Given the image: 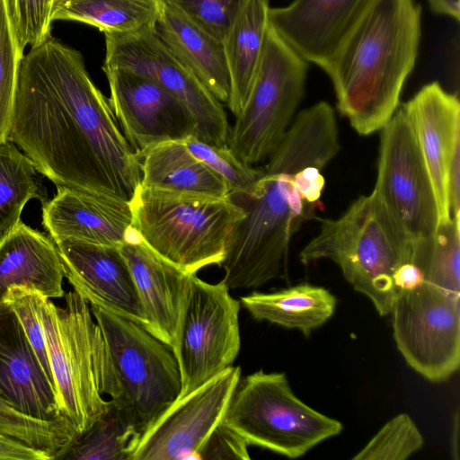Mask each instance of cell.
Returning <instances> with one entry per match:
<instances>
[{
    "mask_svg": "<svg viewBox=\"0 0 460 460\" xmlns=\"http://www.w3.org/2000/svg\"><path fill=\"white\" fill-rule=\"evenodd\" d=\"M9 139L57 187L130 201L140 162L82 54L54 37L21 63Z\"/></svg>",
    "mask_w": 460,
    "mask_h": 460,
    "instance_id": "cell-1",
    "label": "cell"
},
{
    "mask_svg": "<svg viewBox=\"0 0 460 460\" xmlns=\"http://www.w3.org/2000/svg\"><path fill=\"white\" fill-rule=\"evenodd\" d=\"M421 6L414 0H374L322 67L337 109L360 136L388 122L418 56Z\"/></svg>",
    "mask_w": 460,
    "mask_h": 460,
    "instance_id": "cell-2",
    "label": "cell"
},
{
    "mask_svg": "<svg viewBox=\"0 0 460 460\" xmlns=\"http://www.w3.org/2000/svg\"><path fill=\"white\" fill-rule=\"evenodd\" d=\"M65 305L40 295L39 315L60 412L77 436L87 430L115 400L119 387L102 332L89 303L75 290Z\"/></svg>",
    "mask_w": 460,
    "mask_h": 460,
    "instance_id": "cell-3",
    "label": "cell"
},
{
    "mask_svg": "<svg viewBox=\"0 0 460 460\" xmlns=\"http://www.w3.org/2000/svg\"><path fill=\"white\" fill-rule=\"evenodd\" d=\"M133 228L157 254L196 274L220 265L229 238L244 216L230 196L160 191L138 186L130 199Z\"/></svg>",
    "mask_w": 460,
    "mask_h": 460,
    "instance_id": "cell-4",
    "label": "cell"
},
{
    "mask_svg": "<svg viewBox=\"0 0 460 460\" xmlns=\"http://www.w3.org/2000/svg\"><path fill=\"white\" fill-rule=\"evenodd\" d=\"M316 219L318 233L300 252L301 262L333 261L351 287L369 298L379 315L390 314L397 294L394 274L412 258L372 193L359 196L337 218Z\"/></svg>",
    "mask_w": 460,
    "mask_h": 460,
    "instance_id": "cell-5",
    "label": "cell"
},
{
    "mask_svg": "<svg viewBox=\"0 0 460 460\" xmlns=\"http://www.w3.org/2000/svg\"><path fill=\"white\" fill-rule=\"evenodd\" d=\"M222 422L248 445L297 458L339 435L342 423L301 401L285 373L262 369L240 377Z\"/></svg>",
    "mask_w": 460,
    "mask_h": 460,
    "instance_id": "cell-6",
    "label": "cell"
},
{
    "mask_svg": "<svg viewBox=\"0 0 460 460\" xmlns=\"http://www.w3.org/2000/svg\"><path fill=\"white\" fill-rule=\"evenodd\" d=\"M371 193L415 263L429 250L439 216L431 181L402 107L381 128Z\"/></svg>",
    "mask_w": 460,
    "mask_h": 460,
    "instance_id": "cell-7",
    "label": "cell"
},
{
    "mask_svg": "<svg viewBox=\"0 0 460 460\" xmlns=\"http://www.w3.org/2000/svg\"><path fill=\"white\" fill-rule=\"evenodd\" d=\"M91 311L104 336L116 376L119 394L113 401L126 411L142 436L181 394L176 356L141 325L96 306H91Z\"/></svg>",
    "mask_w": 460,
    "mask_h": 460,
    "instance_id": "cell-8",
    "label": "cell"
},
{
    "mask_svg": "<svg viewBox=\"0 0 460 460\" xmlns=\"http://www.w3.org/2000/svg\"><path fill=\"white\" fill-rule=\"evenodd\" d=\"M307 69V61L269 22L252 89L227 137L226 146L242 161H264L279 145L303 99Z\"/></svg>",
    "mask_w": 460,
    "mask_h": 460,
    "instance_id": "cell-9",
    "label": "cell"
},
{
    "mask_svg": "<svg viewBox=\"0 0 460 460\" xmlns=\"http://www.w3.org/2000/svg\"><path fill=\"white\" fill-rule=\"evenodd\" d=\"M390 314L397 349L414 371L441 383L458 370L460 294L424 280L398 291Z\"/></svg>",
    "mask_w": 460,
    "mask_h": 460,
    "instance_id": "cell-10",
    "label": "cell"
},
{
    "mask_svg": "<svg viewBox=\"0 0 460 460\" xmlns=\"http://www.w3.org/2000/svg\"><path fill=\"white\" fill-rule=\"evenodd\" d=\"M240 308L223 280L211 284L194 276L175 353L181 378L177 399L233 366L241 348Z\"/></svg>",
    "mask_w": 460,
    "mask_h": 460,
    "instance_id": "cell-11",
    "label": "cell"
},
{
    "mask_svg": "<svg viewBox=\"0 0 460 460\" xmlns=\"http://www.w3.org/2000/svg\"><path fill=\"white\" fill-rule=\"evenodd\" d=\"M103 65L127 68L156 81L189 110L194 136L217 146H226L227 115L222 103L164 44L155 30L134 34L105 33Z\"/></svg>",
    "mask_w": 460,
    "mask_h": 460,
    "instance_id": "cell-12",
    "label": "cell"
},
{
    "mask_svg": "<svg viewBox=\"0 0 460 460\" xmlns=\"http://www.w3.org/2000/svg\"><path fill=\"white\" fill-rule=\"evenodd\" d=\"M241 372L239 366H232L177 399L141 436L130 460L199 459L202 445L222 421Z\"/></svg>",
    "mask_w": 460,
    "mask_h": 460,
    "instance_id": "cell-13",
    "label": "cell"
},
{
    "mask_svg": "<svg viewBox=\"0 0 460 460\" xmlns=\"http://www.w3.org/2000/svg\"><path fill=\"white\" fill-rule=\"evenodd\" d=\"M102 70L109 83L110 106L137 157L155 144L194 136L189 110L156 81L123 67L103 65Z\"/></svg>",
    "mask_w": 460,
    "mask_h": 460,
    "instance_id": "cell-14",
    "label": "cell"
},
{
    "mask_svg": "<svg viewBox=\"0 0 460 460\" xmlns=\"http://www.w3.org/2000/svg\"><path fill=\"white\" fill-rule=\"evenodd\" d=\"M64 275L91 306L130 320L146 330L147 321L119 246L75 240L54 242Z\"/></svg>",
    "mask_w": 460,
    "mask_h": 460,
    "instance_id": "cell-15",
    "label": "cell"
},
{
    "mask_svg": "<svg viewBox=\"0 0 460 460\" xmlns=\"http://www.w3.org/2000/svg\"><path fill=\"white\" fill-rule=\"evenodd\" d=\"M119 248L130 270L147 321L146 330L175 354L196 274L157 254L134 228Z\"/></svg>",
    "mask_w": 460,
    "mask_h": 460,
    "instance_id": "cell-16",
    "label": "cell"
},
{
    "mask_svg": "<svg viewBox=\"0 0 460 460\" xmlns=\"http://www.w3.org/2000/svg\"><path fill=\"white\" fill-rule=\"evenodd\" d=\"M425 163L438 209L439 224L451 219L447 178L453 157L460 150V102L438 82L421 87L402 106Z\"/></svg>",
    "mask_w": 460,
    "mask_h": 460,
    "instance_id": "cell-17",
    "label": "cell"
},
{
    "mask_svg": "<svg viewBox=\"0 0 460 460\" xmlns=\"http://www.w3.org/2000/svg\"><path fill=\"white\" fill-rule=\"evenodd\" d=\"M374 0H295L270 8L272 29L305 61L321 68Z\"/></svg>",
    "mask_w": 460,
    "mask_h": 460,
    "instance_id": "cell-18",
    "label": "cell"
},
{
    "mask_svg": "<svg viewBox=\"0 0 460 460\" xmlns=\"http://www.w3.org/2000/svg\"><path fill=\"white\" fill-rule=\"evenodd\" d=\"M43 203L42 225L53 242L75 240L119 246L133 229L130 202L58 186Z\"/></svg>",
    "mask_w": 460,
    "mask_h": 460,
    "instance_id": "cell-19",
    "label": "cell"
},
{
    "mask_svg": "<svg viewBox=\"0 0 460 460\" xmlns=\"http://www.w3.org/2000/svg\"><path fill=\"white\" fill-rule=\"evenodd\" d=\"M0 398L33 418L49 420L64 417L53 383L15 313L3 299H0Z\"/></svg>",
    "mask_w": 460,
    "mask_h": 460,
    "instance_id": "cell-20",
    "label": "cell"
},
{
    "mask_svg": "<svg viewBox=\"0 0 460 460\" xmlns=\"http://www.w3.org/2000/svg\"><path fill=\"white\" fill-rule=\"evenodd\" d=\"M64 278L49 236L21 221L0 240V299L14 286L31 288L49 299L63 297Z\"/></svg>",
    "mask_w": 460,
    "mask_h": 460,
    "instance_id": "cell-21",
    "label": "cell"
},
{
    "mask_svg": "<svg viewBox=\"0 0 460 460\" xmlns=\"http://www.w3.org/2000/svg\"><path fill=\"white\" fill-rule=\"evenodd\" d=\"M155 31L202 84L221 103L227 104L231 82L222 41L188 21L164 2Z\"/></svg>",
    "mask_w": 460,
    "mask_h": 460,
    "instance_id": "cell-22",
    "label": "cell"
},
{
    "mask_svg": "<svg viewBox=\"0 0 460 460\" xmlns=\"http://www.w3.org/2000/svg\"><path fill=\"white\" fill-rule=\"evenodd\" d=\"M140 186L160 191L214 198L230 196L226 182L194 156L183 140L155 144L138 155Z\"/></svg>",
    "mask_w": 460,
    "mask_h": 460,
    "instance_id": "cell-23",
    "label": "cell"
},
{
    "mask_svg": "<svg viewBox=\"0 0 460 460\" xmlns=\"http://www.w3.org/2000/svg\"><path fill=\"white\" fill-rule=\"evenodd\" d=\"M270 0H247L222 43L229 70L227 106L237 116L249 96L261 58L269 28Z\"/></svg>",
    "mask_w": 460,
    "mask_h": 460,
    "instance_id": "cell-24",
    "label": "cell"
},
{
    "mask_svg": "<svg viewBox=\"0 0 460 460\" xmlns=\"http://www.w3.org/2000/svg\"><path fill=\"white\" fill-rule=\"evenodd\" d=\"M240 304L257 321L300 331L305 337L334 314L337 299L328 289L301 283L279 291H253Z\"/></svg>",
    "mask_w": 460,
    "mask_h": 460,
    "instance_id": "cell-25",
    "label": "cell"
},
{
    "mask_svg": "<svg viewBox=\"0 0 460 460\" xmlns=\"http://www.w3.org/2000/svg\"><path fill=\"white\" fill-rule=\"evenodd\" d=\"M163 3V0H68L54 8L52 21L86 23L104 34H134L155 30Z\"/></svg>",
    "mask_w": 460,
    "mask_h": 460,
    "instance_id": "cell-26",
    "label": "cell"
},
{
    "mask_svg": "<svg viewBox=\"0 0 460 460\" xmlns=\"http://www.w3.org/2000/svg\"><path fill=\"white\" fill-rule=\"evenodd\" d=\"M140 438L126 411L110 399L105 411L75 438L60 459L130 460Z\"/></svg>",
    "mask_w": 460,
    "mask_h": 460,
    "instance_id": "cell-27",
    "label": "cell"
},
{
    "mask_svg": "<svg viewBox=\"0 0 460 460\" xmlns=\"http://www.w3.org/2000/svg\"><path fill=\"white\" fill-rule=\"evenodd\" d=\"M38 173L31 160L13 141L0 144V240L22 221L28 201H47Z\"/></svg>",
    "mask_w": 460,
    "mask_h": 460,
    "instance_id": "cell-28",
    "label": "cell"
},
{
    "mask_svg": "<svg viewBox=\"0 0 460 460\" xmlns=\"http://www.w3.org/2000/svg\"><path fill=\"white\" fill-rule=\"evenodd\" d=\"M0 436L21 441L60 459L77 434L63 417L40 420L29 416L0 398Z\"/></svg>",
    "mask_w": 460,
    "mask_h": 460,
    "instance_id": "cell-29",
    "label": "cell"
},
{
    "mask_svg": "<svg viewBox=\"0 0 460 460\" xmlns=\"http://www.w3.org/2000/svg\"><path fill=\"white\" fill-rule=\"evenodd\" d=\"M183 142L194 156L226 182L231 197L250 198L258 193L264 168L244 163L227 146L204 142L193 135Z\"/></svg>",
    "mask_w": 460,
    "mask_h": 460,
    "instance_id": "cell-30",
    "label": "cell"
},
{
    "mask_svg": "<svg viewBox=\"0 0 460 460\" xmlns=\"http://www.w3.org/2000/svg\"><path fill=\"white\" fill-rule=\"evenodd\" d=\"M23 56L9 0H0V144L10 140L19 72Z\"/></svg>",
    "mask_w": 460,
    "mask_h": 460,
    "instance_id": "cell-31",
    "label": "cell"
},
{
    "mask_svg": "<svg viewBox=\"0 0 460 460\" xmlns=\"http://www.w3.org/2000/svg\"><path fill=\"white\" fill-rule=\"evenodd\" d=\"M419 268L424 280L460 294V217L438 224L430 250Z\"/></svg>",
    "mask_w": 460,
    "mask_h": 460,
    "instance_id": "cell-32",
    "label": "cell"
},
{
    "mask_svg": "<svg viewBox=\"0 0 460 460\" xmlns=\"http://www.w3.org/2000/svg\"><path fill=\"white\" fill-rule=\"evenodd\" d=\"M424 438L407 413L387 421L353 460H405L422 448Z\"/></svg>",
    "mask_w": 460,
    "mask_h": 460,
    "instance_id": "cell-33",
    "label": "cell"
},
{
    "mask_svg": "<svg viewBox=\"0 0 460 460\" xmlns=\"http://www.w3.org/2000/svg\"><path fill=\"white\" fill-rule=\"evenodd\" d=\"M188 21L223 40L247 0H163Z\"/></svg>",
    "mask_w": 460,
    "mask_h": 460,
    "instance_id": "cell-34",
    "label": "cell"
},
{
    "mask_svg": "<svg viewBox=\"0 0 460 460\" xmlns=\"http://www.w3.org/2000/svg\"><path fill=\"white\" fill-rule=\"evenodd\" d=\"M40 295L31 288L14 286L6 290L2 299L15 313L46 375L54 385L48 358L45 334L39 315Z\"/></svg>",
    "mask_w": 460,
    "mask_h": 460,
    "instance_id": "cell-35",
    "label": "cell"
},
{
    "mask_svg": "<svg viewBox=\"0 0 460 460\" xmlns=\"http://www.w3.org/2000/svg\"><path fill=\"white\" fill-rule=\"evenodd\" d=\"M22 48L37 47L51 37L55 0H9Z\"/></svg>",
    "mask_w": 460,
    "mask_h": 460,
    "instance_id": "cell-36",
    "label": "cell"
},
{
    "mask_svg": "<svg viewBox=\"0 0 460 460\" xmlns=\"http://www.w3.org/2000/svg\"><path fill=\"white\" fill-rule=\"evenodd\" d=\"M248 443L222 421L212 430L199 450V459L249 460Z\"/></svg>",
    "mask_w": 460,
    "mask_h": 460,
    "instance_id": "cell-37",
    "label": "cell"
},
{
    "mask_svg": "<svg viewBox=\"0 0 460 460\" xmlns=\"http://www.w3.org/2000/svg\"><path fill=\"white\" fill-rule=\"evenodd\" d=\"M322 169L316 166H306L294 175L295 185L301 197L309 204H315L325 186V179Z\"/></svg>",
    "mask_w": 460,
    "mask_h": 460,
    "instance_id": "cell-38",
    "label": "cell"
},
{
    "mask_svg": "<svg viewBox=\"0 0 460 460\" xmlns=\"http://www.w3.org/2000/svg\"><path fill=\"white\" fill-rule=\"evenodd\" d=\"M447 201L450 217H460V150L455 154L448 172Z\"/></svg>",
    "mask_w": 460,
    "mask_h": 460,
    "instance_id": "cell-39",
    "label": "cell"
},
{
    "mask_svg": "<svg viewBox=\"0 0 460 460\" xmlns=\"http://www.w3.org/2000/svg\"><path fill=\"white\" fill-rule=\"evenodd\" d=\"M393 281L396 291L411 290L424 281L421 270L412 262H405L395 270Z\"/></svg>",
    "mask_w": 460,
    "mask_h": 460,
    "instance_id": "cell-40",
    "label": "cell"
},
{
    "mask_svg": "<svg viewBox=\"0 0 460 460\" xmlns=\"http://www.w3.org/2000/svg\"><path fill=\"white\" fill-rule=\"evenodd\" d=\"M437 13L450 16L456 21L460 18V0H427Z\"/></svg>",
    "mask_w": 460,
    "mask_h": 460,
    "instance_id": "cell-41",
    "label": "cell"
},
{
    "mask_svg": "<svg viewBox=\"0 0 460 460\" xmlns=\"http://www.w3.org/2000/svg\"><path fill=\"white\" fill-rule=\"evenodd\" d=\"M459 412L456 411L454 422H453V429H452V437H451V453L452 457L455 459H459Z\"/></svg>",
    "mask_w": 460,
    "mask_h": 460,
    "instance_id": "cell-42",
    "label": "cell"
},
{
    "mask_svg": "<svg viewBox=\"0 0 460 460\" xmlns=\"http://www.w3.org/2000/svg\"><path fill=\"white\" fill-rule=\"evenodd\" d=\"M66 1H68V0H55V3H54V8H55L56 6H58V5H59V4H61L65 3V2H66ZM53 10H54V9H53Z\"/></svg>",
    "mask_w": 460,
    "mask_h": 460,
    "instance_id": "cell-43",
    "label": "cell"
}]
</instances>
